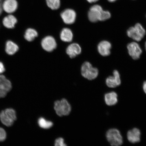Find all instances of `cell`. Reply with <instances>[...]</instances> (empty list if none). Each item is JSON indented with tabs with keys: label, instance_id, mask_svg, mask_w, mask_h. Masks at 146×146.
I'll return each mask as SVG.
<instances>
[{
	"label": "cell",
	"instance_id": "obj_20",
	"mask_svg": "<svg viewBox=\"0 0 146 146\" xmlns=\"http://www.w3.org/2000/svg\"><path fill=\"white\" fill-rule=\"evenodd\" d=\"M0 120L3 125L8 127L12 126L14 122V120L7 115L4 110L2 111L0 113Z\"/></svg>",
	"mask_w": 146,
	"mask_h": 146
},
{
	"label": "cell",
	"instance_id": "obj_8",
	"mask_svg": "<svg viewBox=\"0 0 146 146\" xmlns=\"http://www.w3.org/2000/svg\"><path fill=\"white\" fill-rule=\"evenodd\" d=\"M106 83L107 86L110 88H115L121 84L120 75L117 70H114L113 76H109L106 78Z\"/></svg>",
	"mask_w": 146,
	"mask_h": 146
},
{
	"label": "cell",
	"instance_id": "obj_13",
	"mask_svg": "<svg viewBox=\"0 0 146 146\" xmlns=\"http://www.w3.org/2000/svg\"><path fill=\"white\" fill-rule=\"evenodd\" d=\"M82 49L77 43H74L69 45L66 49V53L71 58H75L81 53Z\"/></svg>",
	"mask_w": 146,
	"mask_h": 146
},
{
	"label": "cell",
	"instance_id": "obj_16",
	"mask_svg": "<svg viewBox=\"0 0 146 146\" xmlns=\"http://www.w3.org/2000/svg\"><path fill=\"white\" fill-rule=\"evenodd\" d=\"M104 100L106 105L109 106L115 105L118 102V95L115 92L112 91L106 94Z\"/></svg>",
	"mask_w": 146,
	"mask_h": 146
},
{
	"label": "cell",
	"instance_id": "obj_26",
	"mask_svg": "<svg viewBox=\"0 0 146 146\" xmlns=\"http://www.w3.org/2000/svg\"><path fill=\"white\" fill-rule=\"evenodd\" d=\"M5 71V68L4 64L1 61H0V74H2Z\"/></svg>",
	"mask_w": 146,
	"mask_h": 146
},
{
	"label": "cell",
	"instance_id": "obj_3",
	"mask_svg": "<svg viewBox=\"0 0 146 146\" xmlns=\"http://www.w3.org/2000/svg\"><path fill=\"white\" fill-rule=\"evenodd\" d=\"M108 141L112 146H119L123 143V137L119 131L116 129H109L106 133Z\"/></svg>",
	"mask_w": 146,
	"mask_h": 146
},
{
	"label": "cell",
	"instance_id": "obj_28",
	"mask_svg": "<svg viewBox=\"0 0 146 146\" xmlns=\"http://www.w3.org/2000/svg\"><path fill=\"white\" fill-rule=\"evenodd\" d=\"M143 89L144 92L146 94V81L144 82L143 84Z\"/></svg>",
	"mask_w": 146,
	"mask_h": 146
},
{
	"label": "cell",
	"instance_id": "obj_32",
	"mask_svg": "<svg viewBox=\"0 0 146 146\" xmlns=\"http://www.w3.org/2000/svg\"><path fill=\"white\" fill-rule=\"evenodd\" d=\"M145 50H146V42H145Z\"/></svg>",
	"mask_w": 146,
	"mask_h": 146
},
{
	"label": "cell",
	"instance_id": "obj_30",
	"mask_svg": "<svg viewBox=\"0 0 146 146\" xmlns=\"http://www.w3.org/2000/svg\"><path fill=\"white\" fill-rule=\"evenodd\" d=\"M117 1V0H108V1L110 2H113L115 1Z\"/></svg>",
	"mask_w": 146,
	"mask_h": 146
},
{
	"label": "cell",
	"instance_id": "obj_25",
	"mask_svg": "<svg viewBox=\"0 0 146 146\" xmlns=\"http://www.w3.org/2000/svg\"><path fill=\"white\" fill-rule=\"evenodd\" d=\"M54 145L56 146H66L67 145L64 143V140L63 138H59L55 140Z\"/></svg>",
	"mask_w": 146,
	"mask_h": 146
},
{
	"label": "cell",
	"instance_id": "obj_27",
	"mask_svg": "<svg viewBox=\"0 0 146 146\" xmlns=\"http://www.w3.org/2000/svg\"><path fill=\"white\" fill-rule=\"evenodd\" d=\"M7 92L0 89V98H4L6 96Z\"/></svg>",
	"mask_w": 146,
	"mask_h": 146
},
{
	"label": "cell",
	"instance_id": "obj_5",
	"mask_svg": "<svg viewBox=\"0 0 146 146\" xmlns=\"http://www.w3.org/2000/svg\"><path fill=\"white\" fill-rule=\"evenodd\" d=\"M81 72L82 76L89 80L95 79L98 77L99 73L98 69L93 67L88 62H86L82 64Z\"/></svg>",
	"mask_w": 146,
	"mask_h": 146
},
{
	"label": "cell",
	"instance_id": "obj_29",
	"mask_svg": "<svg viewBox=\"0 0 146 146\" xmlns=\"http://www.w3.org/2000/svg\"><path fill=\"white\" fill-rule=\"evenodd\" d=\"M87 1L89 3H96V2L99 1V0H87Z\"/></svg>",
	"mask_w": 146,
	"mask_h": 146
},
{
	"label": "cell",
	"instance_id": "obj_12",
	"mask_svg": "<svg viewBox=\"0 0 146 146\" xmlns=\"http://www.w3.org/2000/svg\"><path fill=\"white\" fill-rule=\"evenodd\" d=\"M112 47L111 44L108 41H103L100 42L98 47V52L103 56H107L111 53Z\"/></svg>",
	"mask_w": 146,
	"mask_h": 146
},
{
	"label": "cell",
	"instance_id": "obj_31",
	"mask_svg": "<svg viewBox=\"0 0 146 146\" xmlns=\"http://www.w3.org/2000/svg\"><path fill=\"white\" fill-rule=\"evenodd\" d=\"M3 1V0H0V3H1Z\"/></svg>",
	"mask_w": 146,
	"mask_h": 146
},
{
	"label": "cell",
	"instance_id": "obj_4",
	"mask_svg": "<svg viewBox=\"0 0 146 146\" xmlns=\"http://www.w3.org/2000/svg\"><path fill=\"white\" fill-rule=\"evenodd\" d=\"M127 34L129 38L137 41H140L143 39L146 34V31L140 23H137L134 27H129Z\"/></svg>",
	"mask_w": 146,
	"mask_h": 146
},
{
	"label": "cell",
	"instance_id": "obj_21",
	"mask_svg": "<svg viewBox=\"0 0 146 146\" xmlns=\"http://www.w3.org/2000/svg\"><path fill=\"white\" fill-rule=\"evenodd\" d=\"M38 123L39 126L43 129H50L53 125V123L52 121H48L43 117L38 119Z\"/></svg>",
	"mask_w": 146,
	"mask_h": 146
},
{
	"label": "cell",
	"instance_id": "obj_10",
	"mask_svg": "<svg viewBox=\"0 0 146 146\" xmlns=\"http://www.w3.org/2000/svg\"><path fill=\"white\" fill-rule=\"evenodd\" d=\"M129 54L133 59L138 60L140 57L142 53V50L139 45L135 42L129 43L127 46Z\"/></svg>",
	"mask_w": 146,
	"mask_h": 146
},
{
	"label": "cell",
	"instance_id": "obj_17",
	"mask_svg": "<svg viewBox=\"0 0 146 146\" xmlns=\"http://www.w3.org/2000/svg\"><path fill=\"white\" fill-rule=\"evenodd\" d=\"M0 89L7 93L10 92L12 89L11 82L4 74H0Z\"/></svg>",
	"mask_w": 146,
	"mask_h": 146
},
{
	"label": "cell",
	"instance_id": "obj_19",
	"mask_svg": "<svg viewBox=\"0 0 146 146\" xmlns=\"http://www.w3.org/2000/svg\"><path fill=\"white\" fill-rule=\"evenodd\" d=\"M38 36L37 31L35 29L31 28L26 29L24 34V38L25 40L29 42L33 41Z\"/></svg>",
	"mask_w": 146,
	"mask_h": 146
},
{
	"label": "cell",
	"instance_id": "obj_11",
	"mask_svg": "<svg viewBox=\"0 0 146 146\" xmlns=\"http://www.w3.org/2000/svg\"><path fill=\"white\" fill-rule=\"evenodd\" d=\"M141 133L139 129L134 128L128 131L127 134V140L132 143H138L141 140Z\"/></svg>",
	"mask_w": 146,
	"mask_h": 146
},
{
	"label": "cell",
	"instance_id": "obj_14",
	"mask_svg": "<svg viewBox=\"0 0 146 146\" xmlns=\"http://www.w3.org/2000/svg\"><path fill=\"white\" fill-rule=\"evenodd\" d=\"M17 19L13 14H8L3 18V26L8 29L14 28L17 23Z\"/></svg>",
	"mask_w": 146,
	"mask_h": 146
},
{
	"label": "cell",
	"instance_id": "obj_6",
	"mask_svg": "<svg viewBox=\"0 0 146 146\" xmlns=\"http://www.w3.org/2000/svg\"><path fill=\"white\" fill-rule=\"evenodd\" d=\"M18 3L17 0H3L2 7L5 12L8 14H13L17 10Z\"/></svg>",
	"mask_w": 146,
	"mask_h": 146
},
{
	"label": "cell",
	"instance_id": "obj_2",
	"mask_svg": "<svg viewBox=\"0 0 146 146\" xmlns=\"http://www.w3.org/2000/svg\"><path fill=\"white\" fill-rule=\"evenodd\" d=\"M54 108L56 114L60 117L68 115L72 110L70 104L65 98L55 102Z\"/></svg>",
	"mask_w": 146,
	"mask_h": 146
},
{
	"label": "cell",
	"instance_id": "obj_23",
	"mask_svg": "<svg viewBox=\"0 0 146 146\" xmlns=\"http://www.w3.org/2000/svg\"><path fill=\"white\" fill-rule=\"evenodd\" d=\"M5 114L9 117L14 121L17 119L16 112L15 110L12 108H7L5 109L4 111Z\"/></svg>",
	"mask_w": 146,
	"mask_h": 146
},
{
	"label": "cell",
	"instance_id": "obj_1",
	"mask_svg": "<svg viewBox=\"0 0 146 146\" xmlns=\"http://www.w3.org/2000/svg\"><path fill=\"white\" fill-rule=\"evenodd\" d=\"M111 17L110 12L108 11L104 10L99 5H93L90 8L88 13L89 19L92 23L106 21Z\"/></svg>",
	"mask_w": 146,
	"mask_h": 146
},
{
	"label": "cell",
	"instance_id": "obj_24",
	"mask_svg": "<svg viewBox=\"0 0 146 146\" xmlns=\"http://www.w3.org/2000/svg\"><path fill=\"white\" fill-rule=\"evenodd\" d=\"M7 137V134L5 129L0 127V142L5 141Z\"/></svg>",
	"mask_w": 146,
	"mask_h": 146
},
{
	"label": "cell",
	"instance_id": "obj_15",
	"mask_svg": "<svg viewBox=\"0 0 146 146\" xmlns=\"http://www.w3.org/2000/svg\"><path fill=\"white\" fill-rule=\"evenodd\" d=\"M19 50V46L13 41L9 40L5 43V52L9 55H13L16 54Z\"/></svg>",
	"mask_w": 146,
	"mask_h": 146
},
{
	"label": "cell",
	"instance_id": "obj_9",
	"mask_svg": "<svg viewBox=\"0 0 146 146\" xmlns=\"http://www.w3.org/2000/svg\"><path fill=\"white\" fill-rule=\"evenodd\" d=\"M61 16L64 23L67 25H71L76 21V13L72 9H66L61 13Z\"/></svg>",
	"mask_w": 146,
	"mask_h": 146
},
{
	"label": "cell",
	"instance_id": "obj_7",
	"mask_svg": "<svg viewBox=\"0 0 146 146\" xmlns=\"http://www.w3.org/2000/svg\"><path fill=\"white\" fill-rule=\"evenodd\" d=\"M41 44L42 47L47 52L53 51L57 46L56 40L51 36H47L42 40Z\"/></svg>",
	"mask_w": 146,
	"mask_h": 146
},
{
	"label": "cell",
	"instance_id": "obj_18",
	"mask_svg": "<svg viewBox=\"0 0 146 146\" xmlns=\"http://www.w3.org/2000/svg\"><path fill=\"white\" fill-rule=\"evenodd\" d=\"M60 37L63 41L66 42L72 41L73 38V34L72 30L68 28L63 29L60 33Z\"/></svg>",
	"mask_w": 146,
	"mask_h": 146
},
{
	"label": "cell",
	"instance_id": "obj_22",
	"mask_svg": "<svg viewBox=\"0 0 146 146\" xmlns=\"http://www.w3.org/2000/svg\"><path fill=\"white\" fill-rule=\"evenodd\" d=\"M46 1L47 6L52 10H57L60 8V0H46Z\"/></svg>",
	"mask_w": 146,
	"mask_h": 146
}]
</instances>
